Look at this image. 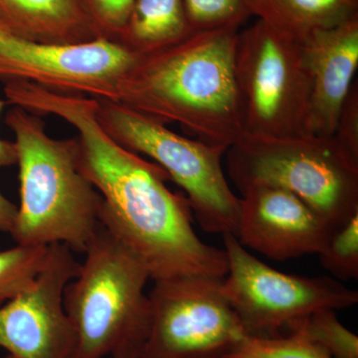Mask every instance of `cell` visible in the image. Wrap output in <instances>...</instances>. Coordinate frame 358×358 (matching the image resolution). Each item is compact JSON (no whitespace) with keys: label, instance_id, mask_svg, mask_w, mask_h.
Returning <instances> with one entry per match:
<instances>
[{"label":"cell","instance_id":"obj_25","mask_svg":"<svg viewBox=\"0 0 358 358\" xmlns=\"http://www.w3.org/2000/svg\"><path fill=\"white\" fill-rule=\"evenodd\" d=\"M7 101L0 100V114L7 105ZM16 148L14 143L0 138V169L16 164Z\"/></svg>","mask_w":358,"mask_h":358},{"label":"cell","instance_id":"obj_20","mask_svg":"<svg viewBox=\"0 0 358 358\" xmlns=\"http://www.w3.org/2000/svg\"><path fill=\"white\" fill-rule=\"evenodd\" d=\"M320 263L338 281L358 278V213L333 231L320 250Z\"/></svg>","mask_w":358,"mask_h":358},{"label":"cell","instance_id":"obj_9","mask_svg":"<svg viewBox=\"0 0 358 358\" xmlns=\"http://www.w3.org/2000/svg\"><path fill=\"white\" fill-rule=\"evenodd\" d=\"M223 278L155 281L150 334L138 358H224L249 334L221 291Z\"/></svg>","mask_w":358,"mask_h":358},{"label":"cell","instance_id":"obj_15","mask_svg":"<svg viewBox=\"0 0 358 358\" xmlns=\"http://www.w3.org/2000/svg\"><path fill=\"white\" fill-rule=\"evenodd\" d=\"M252 16L301 44L358 15V0H247Z\"/></svg>","mask_w":358,"mask_h":358},{"label":"cell","instance_id":"obj_26","mask_svg":"<svg viewBox=\"0 0 358 358\" xmlns=\"http://www.w3.org/2000/svg\"><path fill=\"white\" fill-rule=\"evenodd\" d=\"M113 358H138V355L131 350H121L113 353Z\"/></svg>","mask_w":358,"mask_h":358},{"label":"cell","instance_id":"obj_2","mask_svg":"<svg viewBox=\"0 0 358 358\" xmlns=\"http://www.w3.org/2000/svg\"><path fill=\"white\" fill-rule=\"evenodd\" d=\"M238 34L235 27L192 32L141 55L117 85L115 102L228 150L244 134L235 79Z\"/></svg>","mask_w":358,"mask_h":358},{"label":"cell","instance_id":"obj_16","mask_svg":"<svg viewBox=\"0 0 358 358\" xmlns=\"http://www.w3.org/2000/svg\"><path fill=\"white\" fill-rule=\"evenodd\" d=\"M192 32L183 0H134L119 41L134 53L145 55Z\"/></svg>","mask_w":358,"mask_h":358},{"label":"cell","instance_id":"obj_21","mask_svg":"<svg viewBox=\"0 0 358 358\" xmlns=\"http://www.w3.org/2000/svg\"><path fill=\"white\" fill-rule=\"evenodd\" d=\"M183 3L193 32L239 29L252 16L247 0H183Z\"/></svg>","mask_w":358,"mask_h":358},{"label":"cell","instance_id":"obj_17","mask_svg":"<svg viewBox=\"0 0 358 358\" xmlns=\"http://www.w3.org/2000/svg\"><path fill=\"white\" fill-rule=\"evenodd\" d=\"M48 246L16 244L0 251V307L29 288L43 267Z\"/></svg>","mask_w":358,"mask_h":358},{"label":"cell","instance_id":"obj_27","mask_svg":"<svg viewBox=\"0 0 358 358\" xmlns=\"http://www.w3.org/2000/svg\"><path fill=\"white\" fill-rule=\"evenodd\" d=\"M4 358H13V357H11V355H7L6 357Z\"/></svg>","mask_w":358,"mask_h":358},{"label":"cell","instance_id":"obj_13","mask_svg":"<svg viewBox=\"0 0 358 358\" xmlns=\"http://www.w3.org/2000/svg\"><path fill=\"white\" fill-rule=\"evenodd\" d=\"M310 78L307 134L333 136L358 67V15L301 43Z\"/></svg>","mask_w":358,"mask_h":358},{"label":"cell","instance_id":"obj_23","mask_svg":"<svg viewBox=\"0 0 358 358\" xmlns=\"http://www.w3.org/2000/svg\"><path fill=\"white\" fill-rule=\"evenodd\" d=\"M343 155L358 166V87L353 84L333 134Z\"/></svg>","mask_w":358,"mask_h":358},{"label":"cell","instance_id":"obj_6","mask_svg":"<svg viewBox=\"0 0 358 358\" xmlns=\"http://www.w3.org/2000/svg\"><path fill=\"white\" fill-rule=\"evenodd\" d=\"M96 117L120 145L147 155L182 188L205 232L236 236L241 201L224 173L227 148L180 136L114 101L96 99Z\"/></svg>","mask_w":358,"mask_h":358},{"label":"cell","instance_id":"obj_10","mask_svg":"<svg viewBox=\"0 0 358 358\" xmlns=\"http://www.w3.org/2000/svg\"><path fill=\"white\" fill-rule=\"evenodd\" d=\"M140 56L115 40L42 43L0 26V80L30 82L57 93L115 102L117 85Z\"/></svg>","mask_w":358,"mask_h":358},{"label":"cell","instance_id":"obj_18","mask_svg":"<svg viewBox=\"0 0 358 358\" xmlns=\"http://www.w3.org/2000/svg\"><path fill=\"white\" fill-rule=\"evenodd\" d=\"M293 331H299L333 358H358V336L339 322L334 310L312 313L299 322Z\"/></svg>","mask_w":358,"mask_h":358},{"label":"cell","instance_id":"obj_11","mask_svg":"<svg viewBox=\"0 0 358 358\" xmlns=\"http://www.w3.org/2000/svg\"><path fill=\"white\" fill-rule=\"evenodd\" d=\"M64 244L48 246L31 286L0 307V346L13 358H75L77 336L64 308L66 286L80 270Z\"/></svg>","mask_w":358,"mask_h":358},{"label":"cell","instance_id":"obj_4","mask_svg":"<svg viewBox=\"0 0 358 358\" xmlns=\"http://www.w3.org/2000/svg\"><path fill=\"white\" fill-rule=\"evenodd\" d=\"M79 273L66 286L64 308L77 336L75 358L138 353L150 334V279L143 261L101 224Z\"/></svg>","mask_w":358,"mask_h":358},{"label":"cell","instance_id":"obj_14","mask_svg":"<svg viewBox=\"0 0 358 358\" xmlns=\"http://www.w3.org/2000/svg\"><path fill=\"white\" fill-rule=\"evenodd\" d=\"M0 26L21 38L75 44L99 38L80 0H0Z\"/></svg>","mask_w":358,"mask_h":358},{"label":"cell","instance_id":"obj_24","mask_svg":"<svg viewBox=\"0 0 358 358\" xmlns=\"http://www.w3.org/2000/svg\"><path fill=\"white\" fill-rule=\"evenodd\" d=\"M16 214L17 206L0 192V232L8 234L13 232Z\"/></svg>","mask_w":358,"mask_h":358},{"label":"cell","instance_id":"obj_1","mask_svg":"<svg viewBox=\"0 0 358 358\" xmlns=\"http://www.w3.org/2000/svg\"><path fill=\"white\" fill-rule=\"evenodd\" d=\"M8 103L55 115L76 129L78 164L102 197L100 220L143 261L155 281L183 275L224 278V249L204 243L185 195L167 187L169 174L122 147L101 126L96 99L57 93L30 82L4 84Z\"/></svg>","mask_w":358,"mask_h":358},{"label":"cell","instance_id":"obj_12","mask_svg":"<svg viewBox=\"0 0 358 358\" xmlns=\"http://www.w3.org/2000/svg\"><path fill=\"white\" fill-rule=\"evenodd\" d=\"M236 237L245 248L286 261L319 254L331 229L294 193L270 185L242 192Z\"/></svg>","mask_w":358,"mask_h":358},{"label":"cell","instance_id":"obj_22","mask_svg":"<svg viewBox=\"0 0 358 358\" xmlns=\"http://www.w3.org/2000/svg\"><path fill=\"white\" fill-rule=\"evenodd\" d=\"M80 2L99 38L119 41L134 0H80Z\"/></svg>","mask_w":358,"mask_h":358},{"label":"cell","instance_id":"obj_5","mask_svg":"<svg viewBox=\"0 0 358 358\" xmlns=\"http://www.w3.org/2000/svg\"><path fill=\"white\" fill-rule=\"evenodd\" d=\"M225 155L228 173L240 192L253 185L288 190L317 212L331 233L358 213V166L333 136L244 134Z\"/></svg>","mask_w":358,"mask_h":358},{"label":"cell","instance_id":"obj_3","mask_svg":"<svg viewBox=\"0 0 358 358\" xmlns=\"http://www.w3.org/2000/svg\"><path fill=\"white\" fill-rule=\"evenodd\" d=\"M15 136L20 204L10 233L25 246L64 244L84 253L101 226L102 197L80 169L76 138L55 140L38 115H6Z\"/></svg>","mask_w":358,"mask_h":358},{"label":"cell","instance_id":"obj_8","mask_svg":"<svg viewBox=\"0 0 358 358\" xmlns=\"http://www.w3.org/2000/svg\"><path fill=\"white\" fill-rule=\"evenodd\" d=\"M227 274L221 291L249 336L291 333L315 312L352 307L358 293L329 277L285 274L257 259L233 234H224Z\"/></svg>","mask_w":358,"mask_h":358},{"label":"cell","instance_id":"obj_7","mask_svg":"<svg viewBox=\"0 0 358 358\" xmlns=\"http://www.w3.org/2000/svg\"><path fill=\"white\" fill-rule=\"evenodd\" d=\"M234 67L244 134H307L310 78L299 42L257 20L238 34Z\"/></svg>","mask_w":358,"mask_h":358},{"label":"cell","instance_id":"obj_19","mask_svg":"<svg viewBox=\"0 0 358 358\" xmlns=\"http://www.w3.org/2000/svg\"><path fill=\"white\" fill-rule=\"evenodd\" d=\"M224 358H333L299 331L275 336H249Z\"/></svg>","mask_w":358,"mask_h":358}]
</instances>
